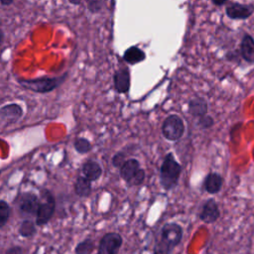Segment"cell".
<instances>
[{"label": "cell", "mask_w": 254, "mask_h": 254, "mask_svg": "<svg viewBox=\"0 0 254 254\" xmlns=\"http://www.w3.org/2000/svg\"><path fill=\"white\" fill-rule=\"evenodd\" d=\"M184 235L183 227L176 222H167L160 229L156 239L153 254H171L181 243Z\"/></svg>", "instance_id": "1"}, {"label": "cell", "mask_w": 254, "mask_h": 254, "mask_svg": "<svg viewBox=\"0 0 254 254\" xmlns=\"http://www.w3.org/2000/svg\"><path fill=\"white\" fill-rule=\"evenodd\" d=\"M182 166L176 160L174 154L169 152L160 167V184L166 190H171L179 184Z\"/></svg>", "instance_id": "2"}, {"label": "cell", "mask_w": 254, "mask_h": 254, "mask_svg": "<svg viewBox=\"0 0 254 254\" xmlns=\"http://www.w3.org/2000/svg\"><path fill=\"white\" fill-rule=\"evenodd\" d=\"M66 73L61 76L54 77H39L33 79H19V84L25 89L31 90L36 93H48L59 87L65 79Z\"/></svg>", "instance_id": "3"}, {"label": "cell", "mask_w": 254, "mask_h": 254, "mask_svg": "<svg viewBox=\"0 0 254 254\" xmlns=\"http://www.w3.org/2000/svg\"><path fill=\"white\" fill-rule=\"evenodd\" d=\"M121 179L129 187L141 186L146 178L145 171L140 167V163L135 158L126 159L124 164L119 168Z\"/></svg>", "instance_id": "4"}, {"label": "cell", "mask_w": 254, "mask_h": 254, "mask_svg": "<svg viewBox=\"0 0 254 254\" xmlns=\"http://www.w3.org/2000/svg\"><path fill=\"white\" fill-rule=\"evenodd\" d=\"M56 210V199L53 193L47 190H41V198L39 208L36 214V225L44 226L53 217Z\"/></svg>", "instance_id": "5"}, {"label": "cell", "mask_w": 254, "mask_h": 254, "mask_svg": "<svg viewBox=\"0 0 254 254\" xmlns=\"http://www.w3.org/2000/svg\"><path fill=\"white\" fill-rule=\"evenodd\" d=\"M185 130V122L178 114H170L167 116L161 127L162 135L166 140L171 142L180 140L184 136Z\"/></svg>", "instance_id": "6"}, {"label": "cell", "mask_w": 254, "mask_h": 254, "mask_svg": "<svg viewBox=\"0 0 254 254\" xmlns=\"http://www.w3.org/2000/svg\"><path fill=\"white\" fill-rule=\"evenodd\" d=\"M123 244L122 236L117 232L104 234L98 244L97 254H118Z\"/></svg>", "instance_id": "7"}, {"label": "cell", "mask_w": 254, "mask_h": 254, "mask_svg": "<svg viewBox=\"0 0 254 254\" xmlns=\"http://www.w3.org/2000/svg\"><path fill=\"white\" fill-rule=\"evenodd\" d=\"M40 204V198L34 192H24L18 199L20 213L26 218L36 216Z\"/></svg>", "instance_id": "8"}, {"label": "cell", "mask_w": 254, "mask_h": 254, "mask_svg": "<svg viewBox=\"0 0 254 254\" xmlns=\"http://www.w3.org/2000/svg\"><path fill=\"white\" fill-rule=\"evenodd\" d=\"M219 216L220 211L216 200L212 197L206 199L198 213V218L206 224H211L217 221Z\"/></svg>", "instance_id": "9"}, {"label": "cell", "mask_w": 254, "mask_h": 254, "mask_svg": "<svg viewBox=\"0 0 254 254\" xmlns=\"http://www.w3.org/2000/svg\"><path fill=\"white\" fill-rule=\"evenodd\" d=\"M23 116V108L17 103H10L0 108V118L6 125L14 124Z\"/></svg>", "instance_id": "10"}, {"label": "cell", "mask_w": 254, "mask_h": 254, "mask_svg": "<svg viewBox=\"0 0 254 254\" xmlns=\"http://www.w3.org/2000/svg\"><path fill=\"white\" fill-rule=\"evenodd\" d=\"M254 12V6L249 4L233 3L226 9V14L231 19H247Z\"/></svg>", "instance_id": "11"}, {"label": "cell", "mask_w": 254, "mask_h": 254, "mask_svg": "<svg viewBox=\"0 0 254 254\" xmlns=\"http://www.w3.org/2000/svg\"><path fill=\"white\" fill-rule=\"evenodd\" d=\"M114 87L119 93H126L130 87V73L126 67L118 69L113 77Z\"/></svg>", "instance_id": "12"}, {"label": "cell", "mask_w": 254, "mask_h": 254, "mask_svg": "<svg viewBox=\"0 0 254 254\" xmlns=\"http://www.w3.org/2000/svg\"><path fill=\"white\" fill-rule=\"evenodd\" d=\"M222 185L223 179L217 173H208L203 180V188L209 194H215L219 192Z\"/></svg>", "instance_id": "13"}, {"label": "cell", "mask_w": 254, "mask_h": 254, "mask_svg": "<svg viewBox=\"0 0 254 254\" xmlns=\"http://www.w3.org/2000/svg\"><path fill=\"white\" fill-rule=\"evenodd\" d=\"M82 174L88 179L91 183L100 179L102 176V168L101 166L94 160H87L82 165Z\"/></svg>", "instance_id": "14"}, {"label": "cell", "mask_w": 254, "mask_h": 254, "mask_svg": "<svg viewBox=\"0 0 254 254\" xmlns=\"http://www.w3.org/2000/svg\"><path fill=\"white\" fill-rule=\"evenodd\" d=\"M207 110H208L207 102L202 97H194L189 101L188 111L193 117L199 118L207 114Z\"/></svg>", "instance_id": "15"}, {"label": "cell", "mask_w": 254, "mask_h": 254, "mask_svg": "<svg viewBox=\"0 0 254 254\" xmlns=\"http://www.w3.org/2000/svg\"><path fill=\"white\" fill-rule=\"evenodd\" d=\"M241 55L248 63H254V39L250 35H244L240 44Z\"/></svg>", "instance_id": "16"}, {"label": "cell", "mask_w": 254, "mask_h": 254, "mask_svg": "<svg viewBox=\"0 0 254 254\" xmlns=\"http://www.w3.org/2000/svg\"><path fill=\"white\" fill-rule=\"evenodd\" d=\"M92 190L91 182L84 176L77 177L74 183V192L80 197H87L90 195Z\"/></svg>", "instance_id": "17"}, {"label": "cell", "mask_w": 254, "mask_h": 254, "mask_svg": "<svg viewBox=\"0 0 254 254\" xmlns=\"http://www.w3.org/2000/svg\"><path fill=\"white\" fill-rule=\"evenodd\" d=\"M145 53L137 48V47H131L129 49H127L124 53V61L131 64H135L137 63L142 62L145 59Z\"/></svg>", "instance_id": "18"}, {"label": "cell", "mask_w": 254, "mask_h": 254, "mask_svg": "<svg viewBox=\"0 0 254 254\" xmlns=\"http://www.w3.org/2000/svg\"><path fill=\"white\" fill-rule=\"evenodd\" d=\"M36 231H37L36 222L32 221V219H30V218L24 219L22 221V223L20 224V227L18 229L19 234L22 237H25V238L32 237L36 233Z\"/></svg>", "instance_id": "19"}, {"label": "cell", "mask_w": 254, "mask_h": 254, "mask_svg": "<svg viewBox=\"0 0 254 254\" xmlns=\"http://www.w3.org/2000/svg\"><path fill=\"white\" fill-rule=\"evenodd\" d=\"M94 241L91 238H85L78 242L74 248L75 254H91L94 250Z\"/></svg>", "instance_id": "20"}, {"label": "cell", "mask_w": 254, "mask_h": 254, "mask_svg": "<svg viewBox=\"0 0 254 254\" xmlns=\"http://www.w3.org/2000/svg\"><path fill=\"white\" fill-rule=\"evenodd\" d=\"M73 147L78 154H86L91 151L92 145L88 139L84 137H77L73 142Z\"/></svg>", "instance_id": "21"}, {"label": "cell", "mask_w": 254, "mask_h": 254, "mask_svg": "<svg viewBox=\"0 0 254 254\" xmlns=\"http://www.w3.org/2000/svg\"><path fill=\"white\" fill-rule=\"evenodd\" d=\"M11 208L7 201L0 199V228H2L9 220Z\"/></svg>", "instance_id": "22"}, {"label": "cell", "mask_w": 254, "mask_h": 254, "mask_svg": "<svg viewBox=\"0 0 254 254\" xmlns=\"http://www.w3.org/2000/svg\"><path fill=\"white\" fill-rule=\"evenodd\" d=\"M196 125L199 129H202V130L209 129L214 125V119L210 115L205 114V115L198 118V120L196 122Z\"/></svg>", "instance_id": "23"}, {"label": "cell", "mask_w": 254, "mask_h": 254, "mask_svg": "<svg viewBox=\"0 0 254 254\" xmlns=\"http://www.w3.org/2000/svg\"><path fill=\"white\" fill-rule=\"evenodd\" d=\"M125 161H126V155L123 152H117L113 155L111 163L113 167L119 169L124 164Z\"/></svg>", "instance_id": "24"}, {"label": "cell", "mask_w": 254, "mask_h": 254, "mask_svg": "<svg viewBox=\"0 0 254 254\" xmlns=\"http://www.w3.org/2000/svg\"><path fill=\"white\" fill-rule=\"evenodd\" d=\"M103 0H88L87 8L91 13H97L102 9Z\"/></svg>", "instance_id": "25"}, {"label": "cell", "mask_w": 254, "mask_h": 254, "mask_svg": "<svg viewBox=\"0 0 254 254\" xmlns=\"http://www.w3.org/2000/svg\"><path fill=\"white\" fill-rule=\"evenodd\" d=\"M5 254H23V249L18 245L12 246L6 250Z\"/></svg>", "instance_id": "26"}, {"label": "cell", "mask_w": 254, "mask_h": 254, "mask_svg": "<svg viewBox=\"0 0 254 254\" xmlns=\"http://www.w3.org/2000/svg\"><path fill=\"white\" fill-rule=\"evenodd\" d=\"M13 1L14 0H0V3L3 6H9V5H11L13 3Z\"/></svg>", "instance_id": "27"}, {"label": "cell", "mask_w": 254, "mask_h": 254, "mask_svg": "<svg viewBox=\"0 0 254 254\" xmlns=\"http://www.w3.org/2000/svg\"><path fill=\"white\" fill-rule=\"evenodd\" d=\"M226 0H212V2L215 4V5H223L225 3Z\"/></svg>", "instance_id": "28"}, {"label": "cell", "mask_w": 254, "mask_h": 254, "mask_svg": "<svg viewBox=\"0 0 254 254\" xmlns=\"http://www.w3.org/2000/svg\"><path fill=\"white\" fill-rule=\"evenodd\" d=\"M81 1H82V0H68V2L71 3V4H73V5H78V4L81 3Z\"/></svg>", "instance_id": "29"}, {"label": "cell", "mask_w": 254, "mask_h": 254, "mask_svg": "<svg viewBox=\"0 0 254 254\" xmlns=\"http://www.w3.org/2000/svg\"><path fill=\"white\" fill-rule=\"evenodd\" d=\"M2 41H3V33H2V31L0 30V44L2 43Z\"/></svg>", "instance_id": "30"}, {"label": "cell", "mask_w": 254, "mask_h": 254, "mask_svg": "<svg viewBox=\"0 0 254 254\" xmlns=\"http://www.w3.org/2000/svg\"><path fill=\"white\" fill-rule=\"evenodd\" d=\"M0 175H1V171H0Z\"/></svg>", "instance_id": "31"}]
</instances>
